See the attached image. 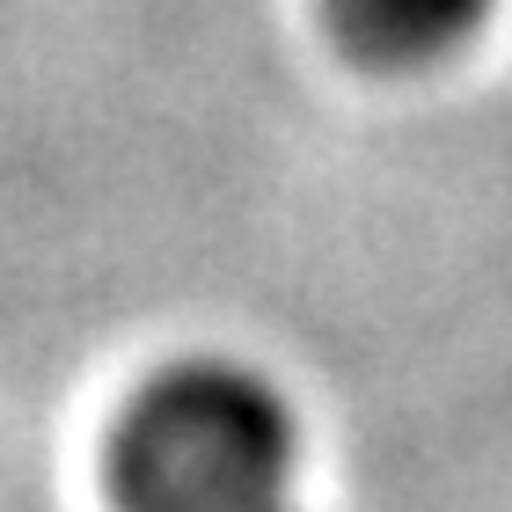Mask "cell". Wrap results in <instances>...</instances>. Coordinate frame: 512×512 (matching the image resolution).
<instances>
[{
  "instance_id": "cell-1",
  "label": "cell",
  "mask_w": 512,
  "mask_h": 512,
  "mask_svg": "<svg viewBox=\"0 0 512 512\" xmlns=\"http://www.w3.org/2000/svg\"><path fill=\"white\" fill-rule=\"evenodd\" d=\"M118 512H308L300 417L249 359H169L125 395L110 425Z\"/></svg>"
},
{
  "instance_id": "cell-2",
  "label": "cell",
  "mask_w": 512,
  "mask_h": 512,
  "mask_svg": "<svg viewBox=\"0 0 512 512\" xmlns=\"http://www.w3.org/2000/svg\"><path fill=\"white\" fill-rule=\"evenodd\" d=\"M337 37L374 66H417L454 44H469L491 15V0H330Z\"/></svg>"
}]
</instances>
